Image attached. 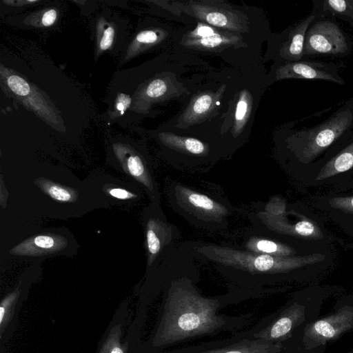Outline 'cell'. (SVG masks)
<instances>
[{
  "mask_svg": "<svg viewBox=\"0 0 353 353\" xmlns=\"http://www.w3.org/2000/svg\"><path fill=\"white\" fill-rule=\"evenodd\" d=\"M61 6L50 5L37 10L12 16L8 21L21 28L45 30L55 28L61 20Z\"/></svg>",
  "mask_w": 353,
  "mask_h": 353,
  "instance_id": "18",
  "label": "cell"
},
{
  "mask_svg": "<svg viewBox=\"0 0 353 353\" xmlns=\"http://www.w3.org/2000/svg\"><path fill=\"white\" fill-rule=\"evenodd\" d=\"M313 3L321 16L339 17L353 26V0H313Z\"/></svg>",
  "mask_w": 353,
  "mask_h": 353,
  "instance_id": "22",
  "label": "cell"
},
{
  "mask_svg": "<svg viewBox=\"0 0 353 353\" xmlns=\"http://www.w3.org/2000/svg\"><path fill=\"white\" fill-rule=\"evenodd\" d=\"M262 41L241 34L218 29L216 32L207 37L199 39H183L175 37L173 43L181 50L190 52L216 54L224 58L234 56L241 57L244 52L252 50L258 51V44Z\"/></svg>",
  "mask_w": 353,
  "mask_h": 353,
  "instance_id": "11",
  "label": "cell"
},
{
  "mask_svg": "<svg viewBox=\"0 0 353 353\" xmlns=\"http://www.w3.org/2000/svg\"><path fill=\"white\" fill-rule=\"evenodd\" d=\"M180 14L216 28L263 41L271 33L263 10L223 0L171 1Z\"/></svg>",
  "mask_w": 353,
  "mask_h": 353,
  "instance_id": "3",
  "label": "cell"
},
{
  "mask_svg": "<svg viewBox=\"0 0 353 353\" xmlns=\"http://www.w3.org/2000/svg\"><path fill=\"white\" fill-rule=\"evenodd\" d=\"M319 15L315 10L303 19L290 25L279 33H270L263 61L292 62L303 59L304 42L307 30Z\"/></svg>",
  "mask_w": 353,
  "mask_h": 353,
  "instance_id": "12",
  "label": "cell"
},
{
  "mask_svg": "<svg viewBox=\"0 0 353 353\" xmlns=\"http://www.w3.org/2000/svg\"><path fill=\"white\" fill-rule=\"evenodd\" d=\"M199 254L208 258L219 267L250 274L253 279H265L279 273H283L301 267L310 261V258L273 256L255 254L248 251L237 250L219 245H200L196 247Z\"/></svg>",
  "mask_w": 353,
  "mask_h": 353,
  "instance_id": "5",
  "label": "cell"
},
{
  "mask_svg": "<svg viewBox=\"0 0 353 353\" xmlns=\"http://www.w3.org/2000/svg\"><path fill=\"white\" fill-rule=\"evenodd\" d=\"M112 353H123L121 349L116 347L112 351Z\"/></svg>",
  "mask_w": 353,
  "mask_h": 353,
  "instance_id": "30",
  "label": "cell"
},
{
  "mask_svg": "<svg viewBox=\"0 0 353 353\" xmlns=\"http://www.w3.org/2000/svg\"><path fill=\"white\" fill-rule=\"evenodd\" d=\"M176 32L174 28L152 19L139 22L134 32L129 36L119 59V66L153 50L174 41Z\"/></svg>",
  "mask_w": 353,
  "mask_h": 353,
  "instance_id": "13",
  "label": "cell"
},
{
  "mask_svg": "<svg viewBox=\"0 0 353 353\" xmlns=\"http://www.w3.org/2000/svg\"><path fill=\"white\" fill-rule=\"evenodd\" d=\"M295 232L302 236L312 235L315 231L314 225L307 221H301L298 222L294 226Z\"/></svg>",
  "mask_w": 353,
  "mask_h": 353,
  "instance_id": "26",
  "label": "cell"
},
{
  "mask_svg": "<svg viewBox=\"0 0 353 353\" xmlns=\"http://www.w3.org/2000/svg\"><path fill=\"white\" fill-rule=\"evenodd\" d=\"M174 228L161 219H151L146 227V245L150 264L165 247L174 241Z\"/></svg>",
  "mask_w": 353,
  "mask_h": 353,
  "instance_id": "19",
  "label": "cell"
},
{
  "mask_svg": "<svg viewBox=\"0 0 353 353\" xmlns=\"http://www.w3.org/2000/svg\"><path fill=\"white\" fill-rule=\"evenodd\" d=\"M65 245L62 237L54 235H38L30 238L18 246L11 252L19 255H41L58 251Z\"/></svg>",
  "mask_w": 353,
  "mask_h": 353,
  "instance_id": "20",
  "label": "cell"
},
{
  "mask_svg": "<svg viewBox=\"0 0 353 353\" xmlns=\"http://www.w3.org/2000/svg\"><path fill=\"white\" fill-rule=\"evenodd\" d=\"M230 72L205 83L190 97L184 110L168 125L161 128L174 131H186L212 118L218 112L226 90Z\"/></svg>",
  "mask_w": 353,
  "mask_h": 353,
  "instance_id": "7",
  "label": "cell"
},
{
  "mask_svg": "<svg viewBox=\"0 0 353 353\" xmlns=\"http://www.w3.org/2000/svg\"><path fill=\"white\" fill-rule=\"evenodd\" d=\"M348 353H353V350L349 352Z\"/></svg>",
  "mask_w": 353,
  "mask_h": 353,
  "instance_id": "31",
  "label": "cell"
},
{
  "mask_svg": "<svg viewBox=\"0 0 353 353\" xmlns=\"http://www.w3.org/2000/svg\"><path fill=\"white\" fill-rule=\"evenodd\" d=\"M281 343H272L259 339L256 341L244 340L230 346L204 350L196 353H280Z\"/></svg>",
  "mask_w": 353,
  "mask_h": 353,
  "instance_id": "21",
  "label": "cell"
},
{
  "mask_svg": "<svg viewBox=\"0 0 353 353\" xmlns=\"http://www.w3.org/2000/svg\"><path fill=\"white\" fill-rule=\"evenodd\" d=\"M94 61L104 54H121L130 36L129 21L116 12L103 9L90 21Z\"/></svg>",
  "mask_w": 353,
  "mask_h": 353,
  "instance_id": "10",
  "label": "cell"
},
{
  "mask_svg": "<svg viewBox=\"0 0 353 353\" xmlns=\"http://www.w3.org/2000/svg\"><path fill=\"white\" fill-rule=\"evenodd\" d=\"M353 129V97L324 121L312 128L294 129L287 124L276 132L278 141L294 157L309 162L332 148Z\"/></svg>",
  "mask_w": 353,
  "mask_h": 353,
  "instance_id": "4",
  "label": "cell"
},
{
  "mask_svg": "<svg viewBox=\"0 0 353 353\" xmlns=\"http://www.w3.org/2000/svg\"><path fill=\"white\" fill-rule=\"evenodd\" d=\"M336 307L333 313L318 318L282 342L281 352L323 353L328 342L352 331L353 303Z\"/></svg>",
  "mask_w": 353,
  "mask_h": 353,
  "instance_id": "6",
  "label": "cell"
},
{
  "mask_svg": "<svg viewBox=\"0 0 353 353\" xmlns=\"http://www.w3.org/2000/svg\"><path fill=\"white\" fill-rule=\"evenodd\" d=\"M108 194L118 199L126 200L134 197L136 195L122 188H111L108 190Z\"/></svg>",
  "mask_w": 353,
  "mask_h": 353,
  "instance_id": "27",
  "label": "cell"
},
{
  "mask_svg": "<svg viewBox=\"0 0 353 353\" xmlns=\"http://www.w3.org/2000/svg\"><path fill=\"white\" fill-rule=\"evenodd\" d=\"M152 69L148 62L115 72L108 88L105 121L128 127L150 116L154 105L191 92L174 72Z\"/></svg>",
  "mask_w": 353,
  "mask_h": 353,
  "instance_id": "2",
  "label": "cell"
},
{
  "mask_svg": "<svg viewBox=\"0 0 353 353\" xmlns=\"http://www.w3.org/2000/svg\"><path fill=\"white\" fill-rule=\"evenodd\" d=\"M339 65L332 62L303 59L292 62L273 63L268 73L270 84L288 79L323 80L344 85Z\"/></svg>",
  "mask_w": 353,
  "mask_h": 353,
  "instance_id": "14",
  "label": "cell"
},
{
  "mask_svg": "<svg viewBox=\"0 0 353 353\" xmlns=\"http://www.w3.org/2000/svg\"><path fill=\"white\" fill-rule=\"evenodd\" d=\"M244 247L246 251L273 256L288 257L294 253V251L287 245L271 239L255 236L247 240Z\"/></svg>",
  "mask_w": 353,
  "mask_h": 353,
  "instance_id": "23",
  "label": "cell"
},
{
  "mask_svg": "<svg viewBox=\"0 0 353 353\" xmlns=\"http://www.w3.org/2000/svg\"><path fill=\"white\" fill-rule=\"evenodd\" d=\"M111 148L117 159L126 173L145 185L150 191L154 189L146 163L137 144L128 137L112 139Z\"/></svg>",
  "mask_w": 353,
  "mask_h": 353,
  "instance_id": "16",
  "label": "cell"
},
{
  "mask_svg": "<svg viewBox=\"0 0 353 353\" xmlns=\"http://www.w3.org/2000/svg\"><path fill=\"white\" fill-rule=\"evenodd\" d=\"M262 66L240 65L231 71L217 113L186 133L200 136L223 154L244 143L263 94L271 85Z\"/></svg>",
  "mask_w": 353,
  "mask_h": 353,
  "instance_id": "1",
  "label": "cell"
},
{
  "mask_svg": "<svg viewBox=\"0 0 353 353\" xmlns=\"http://www.w3.org/2000/svg\"><path fill=\"white\" fill-rule=\"evenodd\" d=\"M39 186L46 194L53 199L61 202L75 201V192L48 180H40Z\"/></svg>",
  "mask_w": 353,
  "mask_h": 353,
  "instance_id": "24",
  "label": "cell"
},
{
  "mask_svg": "<svg viewBox=\"0 0 353 353\" xmlns=\"http://www.w3.org/2000/svg\"><path fill=\"white\" fill-rule=\"evenodd\" d=\"M41 1H26V0H18V1H2L7 6L11 7H19V8H25L27 6H35L37 3H41Z\"/></svg>",
  "mask_w": 353,
  "mask_h": 353,
  "instance_id": "28",
  "label": "cell"
},
{
  "mask_svg": "<svg viewBox=\"0 0 353 353\" xmlns=\"http://www.w3.org/2000/svg\"><path fill=\"white\" fill-rule=\"evenodd\" d=\"M330 204L334 208L353 212V196L334 198L330 201Z\"/></svg>",
  "mask_w": 353,
  "mask_h": 353,
  "instance_id": "25",
  "label": "cell"
},
{
  "mask_svg": "<svg viewBox=\"0 0 353 353\" xmlns=\"http://www.w3.org/2000/svg\"><path fill=\"white\" fill-rule=\"evenodd\" d=\"M3 314H4V309H3V307H1L0 308V316H1V317H0V322L2 321Z\"/></svg>",
  "mask_w": 353,
  "mask_h": 353,
  "instance_id": "29",
  "label": "cell"
},
{
  "mask_svg": "<svg viewBox=\"0 0 353 353\" xmlns=\"http://www.w3.org/2000/svg\"><path fill=\"white\" fill-rule=\"evenodd\" d=\"M152 134L164 147L188 157H207L212 154V145L201 138L183 136L161 127Z\"/></svg>",
  "mask_w": 353,
  "mask_h": 353,
  "instance_id": "17",
  "label": "cell"
},
{
  "mask_svg": "<svg viewBox=\"0 0 353 353\" xmlns=\"http://www.w3.org/2000/svg\"><path fill=\"white\" fill-rule=\"evenodd\" d=\"M174 198L181 210L203 218L204 221H218L228 214V210L210 196L181 185L174 187Z\"/></svg>",
  "mask_w": 353,
  "mask_h": 353,
  "instance_id": "15",
  "label": "cell"
},
{
  "mask_svg": "<svg viewBox=\"0 0 353 353\" xmlns=\"http://www.w3.org/2000/svg\"><path fill=\"white\" fill-rule=\"evenodd\" d=\"M319 299H296L285 306L255 337L272 343H282L296 331L317 319L321 310Z\"/></svg>",
  "mask_w": 353,
  "mask_h": 353,
  "instance_id": "9",
  "label": "cell"
},
{
  "mask_svg": "<svg viewBox=\"0 0 353 353\" xmlns=\"http://www.w3.org/2000/svg\"><path fill=\"white\" fill-rule=\"evenodd\" d=\"M352 47L351 38L334 17L319 14L307 30L303 59L316 56L346 57L350 54Z\"/></svg>",
  "mask_w": 353,
  "mask_h": 353,
  "instance_id": "8",
  "label": "cell"
}]
</instances>
